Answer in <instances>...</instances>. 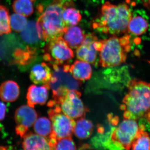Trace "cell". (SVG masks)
<instances>
[{
  "instance_id": "6da1fadb",
  "label": "cell",
  "mask_w": 150,
  "mask_h": 150,
  "mask_svg": "<svg viewBox=\"0 0 150 150\" xmlns=\"http://www.w3.org/2000/svg\"><path fill=\"white\" fill-rule=\"evenodd\" d=\"M130 7L125 3L114 5L106 2L101 6L100 13L92 23L93 29L113 35L128 31V25L132 18Z\"/></svg>"
},
{
  "instance_id": "7a4b0ae2",
  "label": "cell",
  "mask_w": 150,
  "mask_h": 150,
  "mask_svg": "<svg viewBox=\"0 0 150 150\" xmlns=\"http://www.w3.org/2000/svg\"><path fill=\"white\" fill-rule=\"evenodd\" d=\"M128 92L123 98V116L126 119H137L150 112V83L138 79L130 81Z\"/></svg>"
},
{
  "instance_id": "3957f363",
  "label": "cell",
  "mask_w": 150,
  "mask_h": 150,
  "mask_svg": "<svg viewBox=\"0 0 150 150\" xmlns=\"http://www.w3.org/2000/svg\"><path fill=\"white\" fill-rule=\"evenodd\" d=\"M65 4L64 0H54L38 18L36 28L41 40L48 42L62 37L67 27L62 17Z\"/></svg>"
},
{
  "instance_id": "277c9868",
  "label": "cell",
  "mask_w": 150,
  "mask_h": 150,
  "mask_svg": "<svg viewBox=\"0 0 150 150\" xmlns=\"http://www.w3.org/2000/svg\"><path fill=\"white\" fill-rule=\"evenodd\" d=\"M101 41L98 61L101 67H116L126 62L127 53L131 49L130 35L120 38L113 35Z\"/></svg>"
},
{
  "instance_id": "5b68a950",
  "label": "cell",
  "mask_w": 150,
  "mask_h": 150,
  "mask_svg": "<svg viewBox=\"0 0 150 150\" xmlns=\"http://www.w3.org/2000/svg\"><path fill=\"white\" fill-rule=\"evenodd\" d=\"M142 128L136 120L125 118L111 131L108 139L110 140L105 146L118 149H131L139 133L143 130Z\"/></svg>"
},
{
  "instance_id": "8992f818",
  "label": "cell",
  "mask_w": 150,
  "mask_h": 150,
  "mask_svg": "<svg viewBox=\"0 0 150 150\" xmlns=\"http://www.w3.org/2000/svg\"><path fill=\"white\" fill-rule=\"evenodd\" d=\"M81 93L76 89H69L59 96L53 97L48 102L49 107L58 105L62 112L74 120L83 118L88 110L81 99Z\"/></svg>"
},
{
  "instance_id": "52a82bcc",
  "label": "cell",
  "mask_w": 150,
  "mask_h": 150,
  "mask_svg": "<svg viewBox=\"0 0 150 150\" xmlns=\"http://www.w3.org/2000/svg\"><path fill=\"white\" fill-rule=\"evenodd\" d=\"M74 54L62 37L48 41L44 48L43 59L51 66H62L74 58Z\"/></svg>"
},
{
  "instance_id": "ba28073f",
  "label": "cell",
  "mask_w": 150,
  "mask_h": 150,
  "mask_svg": "<svg viewBox=\"0 0 150 150\" xmlns=\"http://www.w3.org/2000/svg\"><path fill=\"white\" fill-rule=\"evenodd\" d=\"M48 114L53 129L49 139L71 137L76 123L75 120L62 112L58 105H55L49 110Z\"/></svg>"
},
{
  "instance_id": "9c48e42d",
  "label": "cell",
  "mask_w": 150,
  "mask_h": 150,
  "mask_svg": "<svg viewBox=\"0 0 150 150\" xmlns=\"http://www.w3.org/2000/svg\"><path fill=\"white\" fill-rule=\"evenodd\" d=\"M38 118V114L33 107L29 105H23L17 109L14 119L17 125V134L23 137L28 129L33 126Z\"/></svg>"
},
{
  "instance_id": "30bf717a",
  "label": "cell",
  "mask_w": 150,
  "mask_h": 150,
  "mask_svg": "<svg viewBox=\"0 0 150 150\" xmlns=\"http://www.w3.org/2000/svg\"><path fill=\"white\" fill-rule=\"evenodd\" d=\"M94 33L86 35L83 43L76 50V55L79 60L95 65L97 63L98 53L96 42L98 40Z\"/></svg>"
},
{
  "instance_id": "8fae6325",
  "label": "cell",
  "mask_w": 150,
  "mask_h": 150,
  "mask_svg": "<svg viewBox=\"0 0 150 150\" xmlns=\"http://www.w3.org/2000/svg\"><path fill=\"white\" fill-rule=\"evenodd\" d=\"M50 88L49 84L30 86L26 96L28 105L34 107L36 105L45 104L48 100V91Z\"/></svg>"
},
{
  "instance_id": "7c38bea8",
  "label": "cell",
  "mask_w": 150,
  "mask_h": 150,
  "mask_svg": "<svg viewBox=\"0 0 150 150\" xmlns=\"http://www.w3.org/2000/svg\"><path fill=\"white\" fill-rule=\"evenodd\" d=\"M22 147L24 150H51L49 139L37 134L26 133L23 137Z\"/></svg>"
},
{
  "instance_id": "4fadbf2b",
  "label": "cell",
  "mask_w": 150,
  "mask_h": 150,
  "mask_svg": "<svg viewBox=\"0 0 150 150\" xmlns=\"http://www.w3.org/2000/svg\"><path fill=\"white\" fill-rule=\"evenodd\" d=\"M52 76L51 68L44 62L33 66L30 75V80L38 85L49 84Z\"/></svg>"
},
{
  "instance_id": "5bb4252c",
  "label": "cell",
  "mask_w": 150,
  "mask_h": 150,
  "mask_svg": "<svg viewBox=\"0 0 150 150\" xmlns=\"http://www.w3.org/2000/svg\"><path fill=\"white\" fill-rule=\"evenodd\" d=\"M85 36L80 28L74 25L67 27L62 37L70 48L77 49L83 43Z\"/></svg>"
},
{
  "instance_id": "9a60e30c",
  "label": "cell",
  "mask_w": 150,
  "mask_h": 150,
  "mask_svg": "<svg viewBox=\"0 0 150 150\" xmlns=\"http://www.w3.org/2000/svg\"><path fill=\"white\" fill-rule=\"evenodd\" d=\"M69 72L76 80H88L91 77L92 69L89 63L76 60L70 66Z\"/></svg>"
},
{
  "instance_id": "2e32d148",
  "label": "cell",
  "mask_w": 150,
  "mask_h": 150,
  "mask_svg": "<svg viewBox=\"0 0 150 150\" xmlns=\"http://www.w3.org/2000/svg\"><path fill=\"white\" fill-rule=\"evenodd\" d=\"M19 86L13 81H7L0 86V98L3 101L12 102L16 101L19 96Z\"/></svg>"
},
{
  "instance_id": "e0dca14e",
  "label": "cell",
  "mask_w": 150,
  "mask_h": 150,
  "mask_svg": "<svg viewBox=\"0 0 150 150\" xmlns=\"http://www.w3.org/2000/svg\"><path fill=\"white\" fill-rule=\"evenodd\" d=\"M62 17L67 27L77 25L82 18L80 12L74 7V3L71 1H66Z\"/></svg>"
},
{
  "instance_id": "ac0fdd59",
  "label": "cell",
  "mask_w": 150,
  "mask_h": 150,
  "mask_svg": "<svg viewBox=\"0 0 150 150\" xmlns=\"http://www.w3.org/2000/svg\"><path fill=\"white\" fill-rule=\"evenodd\" d=\"M93 131V125L91 121L84 118L77 120L74 128L75 136L81 139H87L91 136Z\"/></svg>"
},
{
  "instance_id": "d6986e66",
  "label": "cell",
  "mask_w": 150,
  "mask_h": 150,
  "mask_svg": "<svg viewBox=\"0 0 150 150\" xmlns=\"http://www.w3.org/2000/svg\"><path fill=\"white\" fill-rule=\"evenodd\" d=\"M21 32L22 39L29 45L36 44L39 40H41L38 35L35 21L28 22L26 26Z\"/></svg>"
},
{
  "instance_id": "ffe728a7",
  "label": "cell",
  "mask_w": 150,
  "mask_h": 150,
  "mask_svg": "<svg viewBox=\"0 0 150 150\" xmlns=\"http://www.w3.org/2000/svg\"><path fill=\"white\" fill-rule=\"evenodd\" d=\"M33 126L36 134L49 139L53 132L52 124L50 119L46 117L37 118Z\"/></svg>"
},
{
  "instance_id": "44dd1931",
  "label": "cell",
  "mask_w": 150,
  "mask_h": 150,
  "mask_svg": "<svg viewBox=\"0 0 150 150\" xmlns=\"http://www.w3.org/2000/svg\"><path fill=\"white\" fill-rule=\"evenodd\" d=\"M35 0H15L12 4L14 11L25 17L33 13V3Z\"/></svg>"
},
{
  "instance_id": "7402d4cb",
  "label": "cell",
  "mask_w": 150,
  "mask_h": 150,
  "mask_svg": "<svg viewBox=\"0 0 150 150\" xmlns=\"http://www.w3.org/2000/svg\"><path fill=\"white\" fill-rule=\"evenodd\" d=\"M146 21L142 17L138 16L132 18L128 25V31L135 35L144 34L148 29Z\"/></svg>"
},
{
  "instance_id": "603a6c76",
  "label": "cell",
  "mask_w": 150,
  "mask_h": 150,
  "mask_svg": "<svg viewBox=\"0 0 150 150\" xmlns=\"http://www.w3.org/2000/svg\"><path fill=\"white\" fill-rule=\"evenodd\" d=\"M51 150H76V147L71 137L49 141Z\"/></svg>"
},
{
  "instance_id": "cb8c5ba5",
  "label": "cell",
  "mask_w": 150,
  "mask_h": 150,
  "mask_svg": "<svg viewBox=\"0 0 150 150\" xmlns=\"http://www.w3.org/2000/svg\"><path fill=\"white\" fill-rule=\"evenodd\" d=\"M9 11L4 6L0 5V36L11 32Z\"/></svg>"
},
{
  "instance_id": "d4e9b609",
  "label": "cell",
  "mask_w": 150,
  "mask_h": 150,
  "mask_svg": "<svg viewBox=\"0 0 150 150\" xmlns=\"http://www.w3.org/2000/svg\"><path fill=\"white\" fill-rule=\"evenodd\" d=\"M131 149L150 150V137L148 133L143 130H141L133 143Z\"/></svg>"
},
{
  "instance_id": "484cf974",
  "label": "cell",
  "mask_w": 150,
  "mask_h": 150,
  "mask_svg": "<svg viewBox=\"0 0 150 150\" xmlns=\"http://www.w3.org/2000/svg\"><path fill=\"white\" fill-rule=\"evenodd\" d=\"M11 28L16 32H21L27 25V20L25 16L18 13H13L10 18Z\"/></svg>"
},
{
  "instance_id": "4316f807",
  "label": "cell",
  "mask_w": 150,
  "mask_h": 150,
  "mask_svg": "<svg viewBox=\"0 0 150 150\" xmlns=\"http://www.w3.org/2000/svg\"><path fill=\"white\" fill-rule=\"evenodd\" d=\"M6 106L4 103L0 101V121H2L5 117Z\"/></svg>"
}]
</instances>
